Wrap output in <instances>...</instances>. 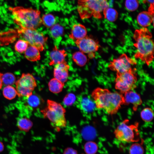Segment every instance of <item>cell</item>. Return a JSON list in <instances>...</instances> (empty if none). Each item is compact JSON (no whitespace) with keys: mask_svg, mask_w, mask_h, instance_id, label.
<instances>
[{"mask_svg":"<svg viewBox=\"0 0 154 154\" xmlns=\"http://www.w3.org/2000/svg\"><path fill=\"white\" fill-rule=\"evenodd\" d=\"M140 116L143 121L146 122H149L151 121L153 119V111L150 108H145L141 112Z\"/></svg>","mask_w":154,"mask_h":154,"instance_id":"obj_24","label":"cell"},{"mask_svg":"<svg viewBox=\"0 0 154 154\" xmlns=\"http://www.w3.org/2000/svg\"><path fill=\"white\" fill-rule=\"evenodd\" d=\"M3 94L6 99L11 100L16 97L17 92L16 89L12 86H7L3 88Z\"/></svg>","mask_w":154,"mask_h":154,"instance_id":"obj_23","label":"cell"},{"mask_svg":"<svg viewBox=\"0 0 154 154\" xmlns=\"http://www.w3.org/2000/svg\"><path fill=\"white\" fill-rule=\"evenodd\" d=\"M41 19L42 23L46 27H51L55 24V18L54 16L51 14L44 15Z\"/></svg>","mask_w":154,"mask_h":154,"instance_id":"obj_26","label":"cell"},{"mask_svg":"<svg viewBox=\"0 0 154 154\" xmlns=\"http://www.w3.org/2000/svg\"><path fill=\"white\" fill-rule=\"evenodd\" d=\"M109 7L107 0H79L78 10L82 19L90 18L91 16L97 19L102 18L101 13Z\"/></svg>","mask_w":154,"mask_h":154,"instance_id":"obj_4","label":"cell"},{"mask_svg":"<svg viewBox=\"0 0 154 154\" xmlns=\"http://www.w3.org/2000/svg\"><path fill=\"white\" fill-rule=\"evenodd\" d=\"M70 66L64 61L55 65L54 69L55 78L64 83L67 80Z\"/></svg>","mask_w":154,"mask_h":154,"instance_id":"obj_12","label":"cell"},{"mask_svg":"<svg viewBox=\"0 0 154 154\" xmlns=\"http://www.w3.org/2000/svg\"><path fill=\"white\" fill-rule=\"evenodd\" d=\"M138 24L144 27H148L153 23L154 15L148 11H143L140 13L137 17Z\"/></svg>","mask_w":154,"mask_h":154,"instance_id":"obj_16","label":"cell"},{"mask_svg":"<svg viewBox=\"0 0 154 154\" xmlns=\"http://www.w3.org/2000/svg\"><path fill=\"white\" fill-rule=\"evenodd\" d=\"M133 37L134 45L137 50L135 58L140 59L149 66L153 59L154 43L151 33L147 28L143 27L135 30Z\"/></svg>","mask_w":154,"mask_h":154,"instance_id":"obj_2","label":"cell"},{"mask_svg":"<svg viewBox=\"0 0 154 154\" xmlns=\"http://www.w3.org/2000/svg\"><path fill=\"white\" fill-rule=\"evenodd\" d=\"M84 149L86 154H95L98 151V147L94 142L89 141L84 145Z\"/></svg>","mask_w":154,"mask_h":154,"instance_id":"obj_27","label":"cell"},{"mask_svg":"<svg viewBox=\"0 0 154 154\" xmlns=\"http://www.w3.org/2000/svg\"><path fill=\"white\" fill-rule=\"evenodd\" d=\"M67 55L64 50H59L56 46H54L50 54L49 65L52 66L64 61Z\"/></svg>","mask_w":154,"mask_h":154,"instance_id":"obj_14","label":"cell"},{"mask_svg":"<svg viewBox=\"0 0 154 154\" xmlns=\"http://www.w3.org/2000/svg\"><path fill=\"white\" fill-rule=\"evenodd\" d=\"M144 153L143 147L139 143L133 144L129 148V154H143Z\"/></svg>","mask_w":154,"mask_h":154,"instance_id":"obj_31","label":"cell"},{"mask_svg":"<svg viewBox=\"0 0 154 154\" xmlns=\"http://www.w3.org/2000/svg\"><path fill=\"white\" fill-rule=\"evenodd\" d=\"M25 57L29 61L35 62L40 59V55L39 50L35 46L29 45L25 52Z\"/></svg>","mask_w":154,"mask_h":154,"instance_id":"obj_17","label":"cell"},{"mask_svg":"<svg viewBox=\"0 0 154 154\" xmlns=\"http://www.w3.org/2000/svg\"><path fill=\"white\" fill-rule=\"evenodd\" d=\"M16 78L14 75L11 73H6L2 76L3 84L4 85L12 86L16 82Z\"/></svg>","mask_w":154,"mask_h":154,"instance_id":"obj_28","label":"cell"},{"mask_svg":"<svg viewBox=\"0 0 154 154\" xmlns=\"http://www.w3.org/2000/svg\"><path fill=\"white\" fill-rule=\"evenodd\" d=\"M4 148V146L3 143L0 141V153L3 151Z\"/></svg>","mask_w":154,"mask_h":154,"instance_id":"obj_38","label":"cell"},{"mask_svg":"<svg viewBox=\"0 0 154 154\" xmlns=\"http://www.w3.org/2000/svg\"><path fill=\"white\" fill-rule=\"evenodd\" d=\"M87 31L85 27L80 24H74L72 26L69 38L74 41L86 36Z\"/></svg>","mask_w":154,"mask_h":154,"instance_id":"obj_15","label":"cell"},{"mask_svg":"<svg viewBox=\"0 0 154 154\" xmlns=\"http://www.w3.org/2000/svg\"><path fill=\"white\" fill-rule=\"evenodd\" d=\"M64 83L55 78L51 79L48 83L49 90L54 94H57L62 91Z\"/></svg>","mask_w":154,"mask_h":154,"instance_id":"obj_18","label":"cell"},{"mask_svg":"<svg viewBox=\"0 0 154 154\" xmlns=\"http://www.w3.org/2000/svg\"><path fill=\"white\" fill-rule=\"evenodd\" d=\"M27 102L28 105L31 107L35 108L38 107L40 104V98L37 95L33 94L26 97Z\"/></svg>","mask_w":154,"mask_h":154,"instance_id":"obj_29","label":"cell"},{"mask_svg":"<svg viewBox=\"0 0 154 154\" xmlns=\"http://www.w3.org/2000/svg\"><path fill=\"white\" fill-rule=\"evenodd\" d=\"M63 33V28L58 24H54L51 27L50 29L51 36L55 39H57L61 37Z\"/></svg>","mask_w":154,"mask_h":154,"instance_id":"obj_25","label":"cell"},{"mask_svg":"<svg viewBox=\"0 0 154 154\" xmlns=\"http://www.w3.org/2000/svg\"><path fill=\"white\" fill-rule=\"evenodd\" d=\"M80 104L82 109L87 112H91L95 106L93 102L87 97H84L82 98Z\"/></svg>","mask_w":154,"mask_h":154,"instance_id":"obj_21","label":"cell"},{"mask_svg":"<svg viewBox=\"0 0 154 154\" xmlns=\"http://www.w3.org/2000/svg\"><path fill=\"white\" fill-rule=\"evenodd\" d=\"M72 59L74 61L80 66H84L87 62L86 56L81 51L74 53L72 54Z\"/></svg>","mask_w":154,"mask_h":154,"instance_id":"obj_20","label":"cell"},{"mask_svg":"<svg viewBox=\"0 0 154 154\" xmlns=\"http://www.w3.org/2000/svg\"><path fill=\"white\" fill-rule=\"evenodd\" d=\"M124 94V104H131L133 105V110L136 111L138 107L142 103L139 95L133 90L126 92Z\"/></svg>","mask_w":154,"mask_h":154,"instance_id":"obj_13","label":"cell"},{"mask_svg":"<svg viewBox=\"0 0 154 154\" xmlns=\"http://www.w3.org/2000/svg\"><path fill=\"white\" fill-rule=\"evenodd\" d=\"M129 122L128 119L124 120L114 131L116 138L122 142L129 143L138 140L137 138L138 135V123L129 124Z\"/></svg>","mask_w":154,"mask_h":154,"instance_id":"obj_6","label":"cell"},{"mask_svg":"<svg viewBox=\"0 0 154 154\" xmlns=\"http://www.w3.org/2000/svg\"><path fill=\"white\" fill-rule=\"evenodd\" d=\"M103 14L105 18L111 22L115 21L118 17V13L115 9L108 7L103 11Z\"/></svg>","mask_w":154,"mask_h":154,"instance_id":"obj_22","label":"cell"},{"mask_svg":"<svg viewBox=\"0 0 154 154\" xmlns=\"http://www.w3.org/2000/svg\"><path fill=\"white\" fill-rule=\"evenodd\" d=\"M91 96L97 108L103 109L110 115L116 114L124 103L122 94L112 92L107 89L96 88L92 91Z\"/></svg>","mask_w":154,"mask_h":154,"instance_id":"obj_1","label":"cell"},{"mask_svg":"<svg viewBox=\"0 0 154 154\" xmlns=\"http://www.w3.org/2000/svg\"><path fill=\"white\" fill-rule=\"evenodd\" d=\"M82 134L84 139L89 141L93 139L95 137V132L92 130L87 128L83 129Z\"/></svg>","mask_w":154,"mask_h":154,"instance_id":"obj_33","label":"cell"},{"mask_svg":"<svg viewBox=\"0 0 154 154\" xmlns=\"http://www.w3.org/2000/svg\"><path fill=\"white\" fill-rule=\"evenodd\" d=\"M3 74L0 72V90L3 84L2 80V76Z\"/></svg>","mask_w":154,"mask_h":154,"instance_id":"obj_37","label":"cell"},{"mask_svg":"<svg viewBox=\"0 0 154 154\" xmlns=\"http://www.w3.org/2000/svg\"><path fill=\"white\" fill-rule=\"evenodd\" d=\"M136 64L135 60L123 54L110 62L108 67L111 70L117 73H122L132 69V66Z\"/></svg>","mask_w":154,"mask_h":154,"instance_id":"obj_10","label":"cell"},{"mask_svg":"<svg viewBox=\"0 0 154 154\" xmlns=\"http://www.w3.org/2000/svg\"><path fill=\"white\" fill-rule=\"evenodd\" d=\"M29 45L28 43L23 39L18 40L15 45V50L19 53H23L27 49Z\"/></svg>","mask_w":154,"mask_h":154,"instance_id":"obj_30","label":"cell"},{"mask_svg":"<svg viewBox=\"0 0 154 154\" xmlns=\"http://www.w3.org/2000/svg\"><path fill=\"white\" fill-rule=\"evenodd\" d=\"M18 31L23 39L27 41L29 45L37 48L42 51L47 40V37L36 29L24 28L20 27Z\"/></svg>","mask_w":154,"mask_h":154,"instance_id":"obj_8","label":"cell"},{"mask_svg":"<svg viewBox=\"0 0 154 154\" xmlns=\"http://www.w3.org/2000/svg\"><path fill=\"white\" fill-rule=\"evenodd\" d=\"M125 5L128 10L133 11L136 10L138 8L139 2L137 0H126Z\"/></svg>","mask_w":154,"mask_h":154,"instance_id":"obj_32","label":"cell"},{"mask_svg":"<svg viewBox=\"0 0 154 154\" xmlns=\"http://www.w3.org/2000/svg\"><path fill=\"white\" fill-rule=\"evenodd\" d=\"M17 126L21 131L28 132L33 125L32 122L26 117H23L19 119L17 121Z\"/></svg>","mask_w":154,"mask_h":154,"instance_id":"obj_19","label":"cell"},{"mask_svg":"<svg viewBox=\"0 0 154 154\" xmlns=\"http://www.w3.org/2000/svg\"><path fill=\"white\" fill-rule=\"evenodd\" d=\"M47 104V106L41 111L44 117L56 127H65L66 121L65 108L60 104L51 100H48Z\"/></svg>","mask_w":154,"mask_h":154,"instance_id":"obj_5","label":"cell"},{"mask_svg":"<svg viewBox=\"0 0 154 154\" xmlns=\"http://www.w3.org/2000/svg\"><path fill=\"white\" fill-rule=\"evenodd\" d=\"M137 80V75L132 69L123 73H117L115 88L121 94H124L136 88Z\"/></svg>","mask_w":154,"mask_h":154,"instance_id":"obj_7","label":"cell"},{"mask_svg":"<svg viewBox=\"0 0 154 154\" xmlns=\"http://www.w3.org/2000/svg\"><path fill=\"white\" fill-rule=\"evenodd\" d=\"M63 154H78L76 150L71 148H67L64 150Z\"/></svg>","mask_w":154,"mask_h":154,"instance_id":"obj_36","label":"cell"},{"mask_svg":"<svg viewBox=\"0 0 154 154\" xmlns=\"http://www.w3.org/2000/svg\"><path fill=\"white\" fill-rule=\"evenodd\" d=\"M14 22L20 27L36 29L42 23L40 12L37 9L17 7L10 8Z\"/></svg>","mask_w":154,"mask_h":154,"instance_id":"obj_3","label":"cell"},{"mask_svg":"<svg viewBox=\"0 0 154 154\" xmlns=\"http://www.w3.org/2000/svg\"><path fill=\"white\" fill-rule=\"evenodd\" d=\"M15 84L17 95L19 97H27L32 94L37 85L35 79L30 73H23Z\"/></svg>","mask_w":154,"mask_h":154,"instance_id":"obj_9","label":"cell"},{"mask_svg":"<svg viewBox=\"0 0 154 154\" xmlns=\"http://www.w3.org/2000/svg\"><path fill=\"white\" fill-rule=\"evenodd\" d=\"M143 2H147L150 4V5L148 8V12L154 15V0H143Z\"/></svg>","mask_w":154,"mask_h":154,"instance_id":"obj_35","label":"cell"},{"mask_svg":"<svg viewBox=\"0 0 154 154\" xmlns=\"http://www.w3.org/2000/svg\"><path fill=\"white\" fill-rule=\"evenodd\" d=\"M76 99L75 95L72 93L67 94L63 100L64 104L67 106H71L74 103Z\"/></svg>","mask_w":154,"mask_h":154,"instance_id":"obj_34","label":"cell"},{"mask_svg":"<svg viewBox=\"0 0 154 154\" xmlns=\"http://www.w3.org/2000/svg\"><path fill=\"white\" fill-rule=\"evenodd\" d=\"M75 42L81 51L88 54L94 53L99 47L97 41L86 36L83 38L75 41Z\"/></svg>","mask_w":154,"mask_h":154,"instance_id":"obj_11","label":"cell"}]
</instances>
